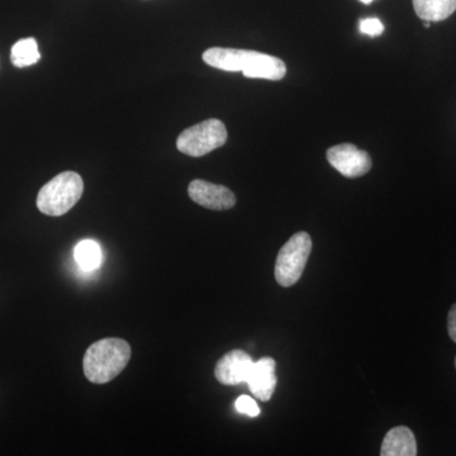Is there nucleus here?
Wrapping results in <instances>:
<instances>
[{
	"label": "nucleus",
	"instance_id": "1",
	"mask_svg": "<svg viewBox=\"0 0 456 456\" xmlns=\"http://www.w3.org/2000/svg\"><path fill=\"white\" fill-rule=\"evenodd\" d=\"M203 61L212 68L237 73L250 79L281 80L287 74L283 60L257 51L212 47L203 53Z\"/></svg>",
	"mask_w": 456,
	"mask_h": 456
},
{
	"label": "nucleus",
	"instance_id": "2",
	"mask_svg": "<svg viewBox=\"0 0 456 456\" xmlns=\"http://www.w3.org/2000/svg\"><path fill=\"white\" fill-rule=\"evenodd\" d=\"M131 346L122 338H102L90 345L83 360L84 374L89 382L106 384L118 377L130 362Z\"/></svg>",
	"mask_w": 456,
	"mask_h": 456
},
{
	"label": "nucleus",
	"instance_id": "3",
	"mask_svg": "<svg viewBox=\"0 0 456 456\" xmlns=\"http://www.w3.org/2000/svg\"><path fill=\"white\" fill-rule=\"evenodd\" d=\"M83 191L82 176L74 171H64L41 188L36 203L44 215L60 217L79 202Z\"/></svg>",
	"mask_w": 456,
	"mask_h": 456
},
{
	"label": "nucleus",
	"instance_id": "4",
	"mask_svg": "<svg viewBox=\"0 0 456 456\" xmlns=\"http://www.w3.org/2000/svg\"><path fill=\"white\" fill-rule=\"evenodd\" d=\"M312 251V239L307 232H298L288 240L279 251L275 263V279L281 287L298 283Z\"/></svg>",
	"mask_w": 456,
	"mask_h": 456
},
{
	"label": "nucleus",
	"instance_id": "5",
	"mask_svg": "<svg viewBox=\"0 0 456 456\" xmlns=\"http://www.w3.org/2000/svg\"><path fill=\"white\" fill-rule=\"evenodd\" d=\"M226 141V126L220 119L211 118L183 131L176 140V147L182 154L200 158L220 149Z\"/></svg>",
	"mask_w": 456,
	"mask_h": 456
},
{
	"label": "nucleus",
	"instance_id": "6",
	"mask_svg": "<svg viewBox=\"0 0 456 456\" xmlns=\"http://www.w3.org/2000/svg\"><path fill=\"white\" fill-rule=\"evenodd\" d=\"M327 160L346 178H360L371 169V159L368 152L351 143H341L327 150Z\"/></svg>",
	"mask_w": 456,
	"mask_h": 456
},
{
	"label": "nucleus",
	"instance_id": "7",
	"mask_svg": "<svg viewBox=\"0 0 456 456\" xmlns=\"http://www.w3.org/2000/svg\"><path fill=\"white\" fill-rule=\"evenodd\" d=\"M188 194L193 202L212 211H227L236 204V196L230 189L202 179L193 180L189 184Z\"/></svg>",
	"mask_w": 456,
	"mask_h": 456
},
{
	"label": "nucleus",
	"instance_id": "8",
	"mask_svg": "<svg viewBox=\"0 0 456 456\" xmlns=\"http://www.w3.org/2000/svg\"><path fill=\"white\" fill-rule=\"evenodd\" d=\"M254 360L242 350H232L218 360L215 375L224 386L246 383L253 369Z\"/></svg>",
	"mask_w": 456,
	"mask_h": 456
},
{
	"label": "nucleus",
	"instance_id": "9",
	"mask_svg": "<svg viewBox=\"0 0 456 456\" xmlns=\"http://www.w3.org/2000/svg\"><path fill=\"white\" fill-rule=\"evenodd\" d=\"M275 369H277V362L272 358H263L254 362L246 382L254 397L263 402H268L272 398L278 382Z\"/></svg>",
	"mask_w": 456,
	"mask_h": 456
},
{
	"label": "nucleus",
	"instance_id": "10",
	"mask_svg": "<svg viewBox=\"0 0 456 456\" xmlns=\"http://www.w3.org/2000/svg\"><path fill=\"white\" fill-rule=\"evenodd\" d=\"M382 456H415L417 455V443L415 435L406 428V426H398L392 428L384 437Z\"/></svg>",
	"mask_w": 456,
	"mask_h": 456
},
{
	"label": "nucleus",
	"instance_id": "11",
	"mask_svg": "<svg viewBox=\"0 0 456 456\" xmlns=\"http://www.w3.org/2000/svg\"><path fill=\"white\" fill-rule=\"evenodd\" d=\"M417 16L428 22H441L455 13L456 0H412Z\"/></svg>",
	"mask_w": 456,
	"mask_h": 456
},
{
	"label": "nucleus",
	"instance_id": "12",
	"mask_svg": "<svg viewBox=\"0 0 456 456\" xmlns=\"http://www.w3.org/2000/svg\"><path fill=\"white\" fill-rule=\"evenodd\" d=\"M74 256L77 265L86 272H94L103 261L101 246L93 240L80 241L75 248Z\"/></svg>",
	"mask_w": 456,
	"mask_h": 456
},
{
	"label": "nucleus",
	"instance_id": "13",
	"mask_svg": "<svg viewBox=\"0 0 456 456\" xmlns=\"http://www.w3.org/2000/svg\"><path fill=\"white\" fill-rule=\"evenodd\" d=\"M41 53L38 51L37 41L35 38H23L12 47V64L16 68H27L40 61Z\"/></svg>",
	"mask_w": 456,
	"mask_h": 456
},
{
	"label": "nucleus",
	"instance_id": "14",
	"mask_svg": "<svg viewBox=\"0 0 456 456\" xmlns=\"http://www.w3.org/2000/svg\"><path fill=\"white\" fill-rule=\"evenodd\" d=\"M235 407L240 413H244V415L248 417H257L260 415L259 406L248 395H241V397L237 398Z\"/></svg>",
	"mask_w": 456,
	"mask_h": 456
},
{
	"label": "nucleus",
	"instance_id": "15",
	"mask_svg": "<svg viewBox=\"0 0 456 456\" xmlns=\"http://www.w3.org/2000/svg\"><path fill=\"white\" fill-rule=\"evenodd\" d=\"M360 32L370 37H378L384 32L383 23L378 18H367L360 20Z\"/></svg>",
	"mask_w": 456,
	"mask_h": 456
},
{
	"label": "nucleus",
	"instance_id": "16",
	"mask_svg": "<svg viewBox=\"0 0 456 456\" xmlns=\"http://www.w3.org/2000/svg\"><path fill=\"white\" fill-rule=\"evenodd\" d=\"M448 331L450 338L456 342V303L452 305L448 316Z\"/></svg>",
	"mask_w": 456,
	"mask_h": 456
},
{
	"label": "nucleus",
	"instance_id": "17",
	"mask_svg": "<svg viewBox=\"0 0 456 456\" xmlns=\"http://www.w3.org/2000/svg\"><path fill=\"white\" fill-rule=\"evenodd\" d=\"M424 27H425V28H430L431 22H428V20H425Z\"/></svg>",
	"mask_w": 456,
	"mask_h": 456
},
{
	"label": "nucleus",
	"instance_id": "18",
	"mask_svg": "<svg viewBox=\"0 0 456 456\" xmlns=\"http://www.w3.org/2000/svg\"><path fill=\"white\" fill-rule=\"evenodd\" d=\"M360 2L364 3V4H370V3L374 2V0H360Z\"/></svg>",
	"mask_w": 456,
	"mask_h": 456
},
{
	"label": "nucleus",
	"instance_id": "19",
	"mask_svg": "<svg viewBox=\"0 0 456 456\" xmlns=\"http://www.w3.org/2000/svg\"><path fill=\"white\" fill-rule=\"evenodd\" d=\"M455 367H456V358H455Z\"/></svg>",
	"mask_w": 456,
	"mask_h": 456
}]
</instances>
